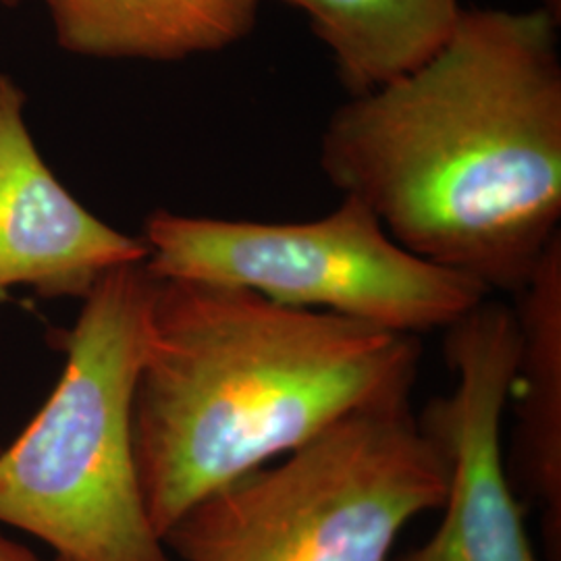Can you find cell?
Masks as SVG:
<instances>
[{
  "mask_svg": "<svg viewBox=\"0 0 561 561\" xmlns=\"http://www.w3.org/2000/svg\"><path fill=\"white\" fill-rule=\"evenodd\" d=\"M319 162L403 248L516 296L561 238L553 9H461L437 53L333 111Z\"/></svg>",
  "mask_w": 561,
  "mask_h": 561,
  "instance_id": "1",
  "label": "cell"
},
{
  "mask_svg": "<svg viewBox=\"0 0 561 561\" xmlns=\"http://www.w3.org/2000/svg\"><path fill=\"white\" fill-rule=\"evenodd\" d=\"M416 335L256 291L154 277L134 451L154 533L377 401L410 396Z\"/></svg>",
  "mask_w": 561,
  "mask_h": 561,
  "instance_id": "2",
  "label": "cell"
},
{
  "mask_svg": "<svg viewBox=\"0 0 561 561\" xmlns=\"http://www.w3.org/2000/svg\"><path fill=\"white\" fill-rule=\"evenodd\" d=\"M154 275H104L65 335V368L36 419L0 454V524L67 561H171L148 520L134 451V393Z\"/></svg>",
  "mask_w": 561,
  "mask_h": 561,
  "instance_id": "3",
  "label": "cell"
},
{
  "mask_svg": "<svg viewBox=\"0 0 561 561\" xmlns=\"http://www.w3.org/2000/svg\"><path fill=\"white\" fill-rule=\"evenodd\" d=\"M449 466L410 405L377 401L192 505L162 537L181 561H389L442 510Z\"/></svg>",
  "mask_w": 561,
  "mask_h": 561,
  "instance_id": "4",
  "label": "cell"
},
{
  "mask_svg": "<svg viewBox=\"0 0 561 561\" xmlns=\"http://www.w3.org/2000/svg\"><path fill=\"white\" fill-rule=\"evenodd\" d=\"M146 268L161 279L256 291L405 335L447 329L491 296L481 280L424 261L375 213L343 196L304 222L229 221L157 210L144 229Z\"/></svg>",
  "mask_w": 561,
  "mask_h": 561,
  "instance_id": "5",
  "label": "cell"
},
{
  "mask_svg": "<svg viewBox=\"0 0 561 561\" xmlns=\"http://www.w3.org/2000/svg\"><path fill=\"white\" fill-rule=\"evenodd\" d=\"M520 331L512 306L491 298L445 329L454 389L419 416L449 466L437 533L396 561H541L503 458Z\"/></svg>",
  "mask_w": 561,
  "mask_h": 561,
  "instance_id": "6",
  "label": "cell"
},
{
  "mask_svg": "<svg viewBox=\"0 0 561 561\" xmlns=\"http://www.w3.org/2000/svg\"><path fill=\"white\" fill-rule=\"evenodd\" d=\"M20 85L0 73V296L85 298L111 271L148 259L144 238L96 219L42 161Z\"/></svg>",
  "mask_w": 561,
  "mask_h": 561,
  "instance_id": "7",
  "label": "cell"
},
{
  "mask_svg": "<svg viewBox=\"0 0 561 561\" xmlns=\"http://www.w3.org/2000/svg\"><path fill=\"white\" fill-rule=\"evenodd\" d=\"M520 352L512 385L516 424L507 474L537 503L549 561H561V238L516 294Z\"/></svg>",
  "mask_w": 561,
  "mask_h": 561,
  "instance_id": "8",
  "label": "cell"
},
{
  "mask_svg": "<svg viewBox=\"0 0 561 561\" xmlns=\"http://www.w3.org/2000/svg\"><path fill=\"white\" fill-rule=\"evenodd\" d=\"M60 48L92 59L181 60L248 38L261 0H44Z\"/></svg>",
  "mask_w": 561,
  "mask_h": 561,
  "instance_id": "9",
  "label": "cell"
},
{
  "mask_svg": "<svg viewBox=\"0 0 561 561\" xmlns=\"http://www.w3.org/2000/svg\"><path fill=\"white\" fill-rule=\"evenodd\" d=\"M310 21L352 94L375 90L428 59L449 38L460 0H283Z\"/></svg>",
  "mask_w": 561,
  "mask_h": 561,
  "instance_id": "10",
  "label": "cell"
},
{
  "mask_svg": "<svg viewBox=\"0 0 561 561\" xmlns=\"http://www.w3.org/2000/svg\"><path fill=\"white\" fill-rule=\"evenodd\" d=\"M0 561H41L30 549L0 535Z\"/></svg>",
  "mask_w": 561,
  "mask_h": 561,
  "instance_id": "11",
  "label": "cell"
},
{
  "mask_svg": "<svg viewBox=\"0 0 561 561\" xmlns=\"http://www.w3.org/2000/svg\"><path fill=\"white\" fill-rule=\"evenodd\" d=\"M7 7H15V4H20V0H2Z\"/></svg>",
  "mask_w": 561,
  "mask_h": 561,
  "instance_id": "12",
  "label": "cell"
},
{
  "mask_svg": "<svg viewBox=\"0 0 561 561\" xmlns=\"http://www.w3.org/2000/svg\"><path fill=\"white\" fill-rule=\"evenodd\" d=\"M57 561H67V560H62V558H57Z\"/></svg>",
  "mask_w": 561,
  "mask_h": 561,
  "instance_id": "13",
  "label": "cell"
}]
</instances>
